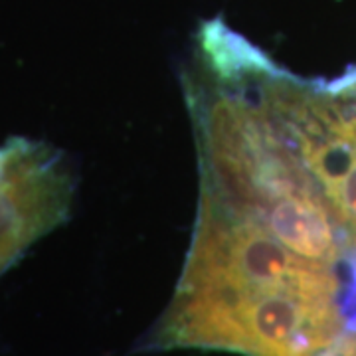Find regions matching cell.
I'll list each match as a JSON object with an SVG mask.
<instances>
[{
    "mask_svg": "<svg viewBox=\"0 0 356 356\" xmlns=\"http://www.w3.org/2000/svg\"><path fill=\"white\" fill-rule=\"evenodd\" d=\"M332 266L295 254L204 191L159 344L245 356H317L343 332Z\"/></svg>",
    "mask_w": 356,
    "mask_h": 356,
    "instance_id": "cell-1",
    "label": "cell"
},
{
    "mask_svg": "<svg viewBox=\"0 0 356 356\" xmlns=\"http://www.w3.org/2000/svg\"><path fill=\"white\" fill-rule=\"evenodd\" d=\"M317 356H356V331L341 334L331 346H327Z\"/></svg>",
    "mask_w": 356,
    "mask_h": 356,
    "instance_id": "cell-4",
    "label": "cell"
},
{
    "mask_svg": "<svg viewBox=\"0 0 356 356\" xmlns=\"http://www.w3.org/2000/svg\"><path fill=\"white\" fill-rule=\"evenodd\" d=\"M70 204V182L44 147L14 140L0 149V271L38 236L58 226Z\"/></svg>",
    "mask_w": 356,
    "mask_h": 356,
    "instance_id": "cell-3",
    "label": "cell"
},
{
    "mask_svg": "<svg viewBox=\"0 0 356 356\" xmlns=\"http://www.w3.org/2000/svg\"><path fill=\"white\" fill-rule=\"evenodd\" d=\"M202 188L257 220L295 254L334 266L346 238L317 182L242 83L204 70L186 81Z\"/></svg>",
    "mask_w": 356,
    "mask_h": 356,
    "instance_id": "cell-2",
    "label": "cell"
}]
</instances>
